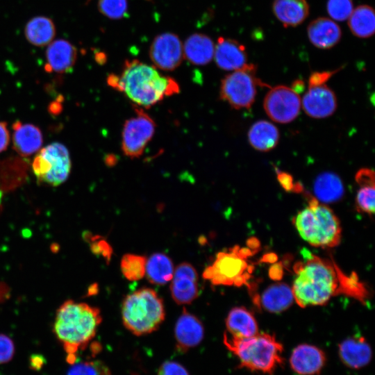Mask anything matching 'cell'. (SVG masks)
<instances>
[{
    "label": "cell",
    "instance_id": "obj_31",
    "mask_svg": "<svg viewBox=\"0 0 375 375\" xmlns=\"http://www.w3.org/2000/svg\"><path fill=\"white\" fill-rule=\"evenodd\" d=\"M174 265L166 254H152L146 263L147 277L149 281L156 285H164L170 281L174 274Z\"/></svg>",
    "mask_w": 375,
    "mask_h": 375
},
{
    "label": "cell",
    "instance_id": "obj_27",
    "mask_svg": "<svg viewBox=\"0 0 375 375\" xmlns=\"http://www.w3.org/2000/svg\"><path fill=\"white\" fill-rule=\"evenodd\" d=\"M280 138L278 128L266 120L255 122L248 131V140L253 148L260 151H269L277 145Z\"/></svg>",
    "mask_w": 375,
    "mask_h": 375
},
{
    "label": "cell",
    "instance_id": "obj_24",
    "mask_svg": "<svg viewBox=\"0 0 375 375\" xmlns=\"http://www.w3.org/2000/svg\"><path fill=\"white\" fill-rule=\"evenodd\" d=\"M26 160L12 156L0 162V189L8 192L24 183L28 175Z\"/></svg>",
    "mask_w": 375,
    "mask_h": 375
},
{
    "label": "cell",
    "instance_id": "obj_8",
    "mask_svg": "<svg viewBox=\"0 0 375 375\" xmlns=\"http://www.w3.org/2000/svg\"><path fill=\"white\" fill-rule=\"evenodd\" d=\"M258 85H267L256 77V66L247 63L222 80L220 98L235 109L249 108L255 101Z\"/></svg>",
    "mask_w": 375,
    "mask_h": 375
},
{
    "label": "cell",
    "instance_id": "obj_32",
    "mask_svg": "<svg viewBox=\"0 0 375 375\" xmlns=\"http://www.w3.org/2000/svg\"><path fill=\"white\" fill-rule=\"evenodd\" d=\"M146 263L147 258L144 256L127 253L122 257L120 267L126 279L131 281H138L145 275Z\"/></svg>",
    "mask_w": 375,
    "mask_h": 375
},
{
    "label": "cell",
    "instance_id": "obj_44",
    "mask_svg": "<svg viewBox=\"0 0 375 375\" xmlns=\"http://www.w3.org/2000/svg\"><path fill=\"white\" fill-rule=\"evenodd\" d=\"M281 267L279 265L277 266H273L272 269L270 270V275L272 276V278L276 279L281 278Z\"/></svg>",
    "mask_w": 375,
    "mask_h": 375
},
{
    "label": "cell",
    "instance_id": "obj_30",
    "mask_svg": "<svg viewBox=\"0 0 375 375\" xmlns=\"http://www.w3.org/2000/svg\"><path fill=\"white\" fill-rule=\"evenodd\" d=\"M348 26L351 33L359 38L371 37L375 31L374 9L368 5L356 7L348 18Z\"/></svg>",
    "mask_w": 375,
    "mask_h": 375
},
{
    "label": "cell",
    "instance_id": "obj_22",
    "mask_svg": "<svg viewBox=\"0 0 375 375\" xmlns=\"http://www.w3.org/2000/svg\"><path fill=\"white\" fill-rule=\"evenodd\" d=\"M12 127L13 147L20 156H30L40 149L42 134L38 127L20 122H16Z\"/></svg>",
    "mask_w": 375,
    "mask_h": 375
},
{
    "label": "cell",
    "instance_id": "obj_29",
    "mask_svg": "<svg viewBox=\"0 0 375 375\" xmlns=\"http://www.w3.org/2000/svg\"><path fill=\"white\" fill-rule=\"evenodd\" d=\"M56 26L49 17L38 16L31 19L25 26L26 40L33 45L44 47L49 45L56 35Z\"/></svg>",
    "mask_w": 375,
    "mask_h": 375
},
{
    "label": "cell",
    "instance_id": "obj_42",
    "mask_svg": "<svg viewBox=\"0 0 375 375\" xmlns=\"http://www.w3.org/2000/svg\"><path fill=\"white\" fill-rule=\"evenodd\" d=\"M340 69L341 68L333 71L315 72L312 73L308 79V86L325 84L333 75Z\"/></svg>",
    "mask_w": 375,
    "mask_h": 375
},
{
    "label": "cell",
    "instance_id": "obj_21",
    "mask_svg": "<svg viewBox=\"0 0 375 375\" xmlns=\"http://www.w3.org/2000/svg\"><path fill=\"white\" fill-rule=\"evenodd\" d=\"M253 301L268 312L278 313L292 305L294 297L288 285L277 283L267 288L260 297H253Z\"/></svg>",
    "mask_w": 375,
    "mask_h": 375
},
{
    "label": "cell",
    "instance_id": "obj_38",
    "mask_svg": "<svg viewBox=\"0 0 375 375\" xmlns=\"http://www.w3.org/2000/svg\"><path fill=\"white\" fill-rule=\"evenodd\" d=\"M15 347L12 340L4 334H0V363L11 360L14 355Z\"/></svg>",
    "mask_w": 375,
    "mask_h": 375
},
{
    "label": "cell",
    "instance_id": "obj_19",
    "mask_svg": "<svg viewBox=\"0 0 375 375\" xmlns=\"http://www.w3.org/2000/svg\"><path fill=\"white\" fill-rule=\"evenodd\" d=\"M48 72L57 73L69 72L74 67L77 51L76 47L69 41L59 39L51 42L46 51Z\"/></svg>",
    "mask_w": 375,
    "mask_h": 375
},
{
    "label": "cell",
    "instance_id": "obj_46",
    "mask_svg": "<svg viewBox=\"0 0 375 375\" xmlns=\"http://www.w3.org/2000/svg\"><path fill=\"white\" fill-rule=\"evenodd\" d=\"M0 375H1V374H0Z\"/></svg>",
    "mask_w": 375,
    "mask_h": 375
},
{
    "label": "cell",
    "instance_id": "obj_16",
    "mask_svg": "<svg viewBox=\"0 0 375 375\" xmlns=\"http://www.w3.org/2000/svg\"><path fill=\"white\" fill-rule=\"evenodd\" d=\"M338 355L342 364L351 369L366 367L373 357L371 346L358 334L348 337L339 344Z\"/></svg>",
    "mask_w": 375,
    "mask_h": 375
},
{
    "label": "cell",
    "instance_id": "obj_14",
    "mask_svg": "<svg viewBox=\"0 0 375 375\" xmlns=\"http://www.w3.org/2000/svg\"><path fill=\"white\" fill-rule=\"evenodd\" d=\"M327 361L325 352L317 346L300 344L289 358L292 370L299 375H319Z\"/></svg>",
    "mask_w": 375,
    "mask_h": 375
},
{
    "label": "cell",
    "instance_id": "obj_23",
    "mask_svg": "<svg viewBox=\"0 0 375 375\" xmlns=\"http://www.w3.org/2000/svg\"><path fill=\"white\" fill-rule=\"evenodd\" d=\"M183 56L195 65H205L214 57L215 44L208 35L194 33L183 44Z\"/></svg>",
    "mask_w": 375,
    "mask_h": 375
},
{
    "label": "cell",
    "instance_id": "obj_9",
    "mask_svg": "<svg viewBox=\"0 0 375 375\" xmlns=\"http://www.w3.org/2000/svg\"><path fill=\"white\" fill-rule=\"evenodd\" d=\"M32 169L39 182L51 186L64 183L71 170V160L67 149L59 142L51 143L36 155Z\"/></svg>",
    "mask_w": 375,
    "mask_h": 375
},
{
    "label": "cell",
    "instance_id": "obj_6",
    "mask_svg": "<svg viewBox=\"0 0 375 375\" xmlns=\"http://www.w3.org/2000/svg\"><path fill=\"white\" fill-rule=\"evenodd\" d=\"M165 317L162 300L151 288H140L128 294L123 301V324L135 335L155 331L162 323Z\"/></svg>",
    "mask_w": 375,
    "mask_h": 375
},
{
    "label": "cell",
    "instance_id": "obj_28",
    "mask_svg": "<svg viewBox=\"0 0 375 375\" xmlns=\"http://www.w3.org/2000/svg\"><path fill=\"white\" fill-rule=\"evenodd\" d=\"M315 198L322 203H334L340 200L344 188L340 178L333 172L320 174L313 185Z\"/></svg>",
    "mask_w": 375,
    "mask_h": 375
},
{
    "label": "cell",
    "instance_id": "obj_7",
    "mask_svg": "<svg viewBox=\"0 0 375 375\" xmlns=\"http://www.w3.org/2000/svg\"><path fill=\"white\" fill-rule=\"evenodd\" d=\"M251 250L236 245L219 252L212 265L204 269L203 278L214 285H248L253 269L248 260Z\"/></svg>",
    "mask_w": 375,
    "mask_h": 375
},
{
    "label": "cell",
    "instance_id": "obj_3",
    "mask_svg": "<svg viewBox=\"0 0 375 375\" xmlns=\"http://www.w3.org/2000/svg\"><path fill=\"white\" fill-rule=\"evenodd\" d=\"M102 320L100 310L85 303L65 301L56 311L53 333L62 344L69 364L77 360L96 335Z\"/></svg>",
    "mask_w": 375,
    "mask_h": 375
},
{
    "label": "cell",
    "instance_id": "obj_45",
    "mask_svg": "<svg viewBox=\"0 0 375 375\" xmlns=\"http://www.w3.org/2000/svg\"><path fill=\"white\" fill-rule=\"evenodd\" d=\"M1 192H0V199H1Z\"/></svg>",
    "mask_w": 375,
    "mask_h": 375
},
{
    "label": "cell",
    "instance_id": "obj_20",
    "mask_svg": "<svg viewBox=\"0 0 375 375\" xmlns=\"http://www.w3.org/2000/svg\"><path fill=\"white\" fill-rule=\"evenodd\" d=\"M307 33L310 42L321 49L332 48L342 37L339 25L327 17H318L312 20L308 26Z\"/></svg>",
    "mask_w": 375,
    "mask_h": 375
},
{
    "label": "cell",
    "instance_id": "obj_11",
    "mask_svg": "<svg viewBox=\"0 0 375 375\" xmlns=\"http://www.w3.org/2000/svg\"><path fill=\"white\" fill-rule=\"evenodd\" d=\"M301 99L292 88L285 85L272 88L263 103L267 115L274 122L287 124L297 118L300 112Z\"/></svg>",
    "mask_w": 375,
    "mask_h": 375
},
{
    "label": "cell",
    "instance_id": "obj_37",
    "mask_svg": "<svg viewBox=\"0 0 375 375\" xmlns=\"http://www.w3.org/2000/svg\"><path fill=\"white\" fill-rule=\"evenodd\" d=\"M277 179L281 187L288 192L301 193L303 192V185L300 183L294 182V178L288 172L276 169Z\"/></svg>",
    "mask_w": 375,
    "mask_h": 375
},
{
    "label": "cell",
    "instance_id": "obj_4",
    "mask_svg": "<svg viewBox=\"0 0 375 375\" xmlns=\"http://www.w3.org/2000/svg\"><path fill=\"white\" fill-rule=\"evenodd\" d=\"M225 347L238 359V367L272 375L283 364L282 344L274 335L263 333L249 338L224 334Z\"/></svg>",
    "mask_w": 375,
    "mask_h": 375
},
{
    "label": "cell",
    "instance_id": "obj_35",
    "mask_svg": "<svg viewBox=\"0 0 375 375\" xmlns=\"http://www.w3.org/2000/svg\"><path fill=\"white\" fill-rule=\"evenodd\" d=\"M98 9L104 16L119 19L125 17L128 10L127 0H99Z\"/></svg>",
    "mask_w": 375,
    "mask_h": 375
},
{
    "label": "cell",
    "instance_id": "obj_34",
    "mask_svg": "<svg viewBox=\"0 0 375 375\" xmlns=\"http://www.w3.org/2000/svg\"><path fill=\"white\" fill-rule=\"evenodd\" d=\"M374 185L360 186L356 197V208L358 212L372 215L374 212Z\"/></svg>",
    "mask_w": 375,
    "mask_h": 375
},
{
    "label": "cell",
    "instance_id": "obj_41",
    "mask_svg": "<svg viewBox=\"0 0 375 375\" xmlns=\"http://www.w3.org/2000/svg\"><path fill=\"white\" fill-rule=\"evenodd\" d=\"M374 172L369 168H362L358 171L355 179L359 186L374 185Z\"/></svg>",
    "mask_w": 375,
    "mask_h": 375
},
{
    "label": "cell",
    "instance_id": "obj_26",
    "mask_svg": "<svg viewBox=\"0 0 375 375\" xmlns=\"http://www.w3.org/2000/svg\"><path fill=\"white\" fill-rule=\"evenodd\" d=\"M226 326V332L237 338H249L259 333L255 317L244 307H235L230 310Z\"/></svg>",
    "mask_w": 375,
    "mask_h": 375
},
{
    "label": "cell",
    "instance_id": "obj_25",
    "mask_svg": "<svg viewBox=\"0 0 375 375\" xmlns=\"http://www.w3.org/2000/svg\"><path fill=\"white\" fill-rule=\"evenodd\" d=\"M272 10L285 27H294L307 18L309 5L306 0H274Z\"/></svg>",
    "mask_w": 375,
    "mask_h": 375
},
{
    "label": "cell",
    "instance_id": "obj_33",
    "mask_svg": "<svg viewBox=\"0 0 375 375\" xmlns=\"http://www.w3.org/2000/svg\"><path fill=\"white\" fill-rule=\"evenodd\" d=\"M67 375H111L109 367L100 360H76Z\"/></svg>",
    "mask_w": 375,
    "mask_h": 375
},
{
    "label": "cell",
    "instance_id": "obj_17",
    "mask_svg": "<svg viewBox=\"0 0 375 375\" xmlns=\"http://www.w3.org/2000/svg\"><path fill=\"white\" fill-rule=\"evenodd\" d=\"M213 58L217 65L226 71H235L247 64V53L244 45L230 38H218L215 44Z\"/></svg>",
    "mask_w": 375,
    "mask_h": 375
},
{
    "label": "cell",
    "instance_id": "obj_2",
    "mask_svg": "<svg viewBox=\"0 0 375 375\" xmlns=\"http://www.w3.org/2000/svg\"><path fill=\"white\" fill-rule=\"evenodd\" d=\"M304 251L303 260L293 266L294 300L302 308L324 305L333 296L340 294L342 272L333 262Z\"/></svg>",
    "mask_w": 375,
    "mask_h": 375
},
{
    "label": "cell",
    "instance_id": "obj_10",
    "mask_svg": "<svg viewBox=\"0 0 375 375\" xmlns=\"http://www.w3.org/2000/svg\"><path fill=\"white\" fill-rule=\"evenodd\" d=\"M135 116L128 119L122 133V150L130 158H140L152 139L156 124L153 119L139 106H135Z\"/></svg>",
    "mask_w": 375,
    "mask_h": 375
},
{
    "label": "cell",
    "instance_id": "obj_39",
    "mask_svg": "<svg viewBox=\"0 0 375 375\" xmlns=\"http://www.w3.org/2000/svg\"><path fill=\"white\" fill-rule=\"evenodd\" d=\"M158 375H189L187 369L175 361H165L158 369Z\"/></svg>",
    "mask_w": 375,
    "mask_h": 375
},
{
    "label": "cell",
    "instance_id": "obj_40",
    "mask_svg": "<svg viewBox=\"0 0 375 375\" xmlns=\"http://www.w3.org/2000/svg\"><path fill=\"white\" fill-rule=\"evenodd\" d=\"M99 236H95L94 238V240L91 244V249L96 254L102 255L107 260H109L112 249L109 244L105 240L101 239H98Z\"/></svg>",
    "mask_w": 375,
    "mask_h": 375
},
{
    "label": "cell",
    "instance_id": "obj_43",
    "mask_svg": "<svg viewBox=\"0 0 375 375\" xmlns=\"http://www.w3.org/2000/svg\"><path fill=\"white\" fill-rule=\"evenodd\" d=\"M10 140L9 132L5 122H0V152L6 149Z\"/></svg>",
    "mask_w": 375,
    "mask_h": 375
},
{
    "label": "cell",
    "instance_id": "obj_18",
    "mask_svg": "<svg viewBox=\"0 0 375 375\" xmlns=\"http://www.w3.org/2000/svg\"><path fill=\"white\" fill-rule=\"evenodd\" d=\"M176 347L181 351H186L201 343L204 335L201 322L185 308L175 325Z\"/></svg>",
    "mask_w": 375,
    "mask_h": 375
},
{
    "label": "cell",
    "instance_id": "obj_5",
    "mask_svg": "<svg viewBox=\"0 0 375 375\" xmlns=\"http://www.w3.org/2000/svg\"><path fill=\"white\" fill-rule=\"evenodd\" d=\"M308 206L293 218L299 235L315 247L329 248L338 245L342 229L340 220L333 210L306 194Z\"/></svg>",
    "mask_w": 375,
    "mask_h": 375
},
{
    "label": "cell",
    "instance_id": "obj_15",
    "mask_svg": "<svg viewBox=\"0 0 375 375\" xmlns=\"http://www.w3.org/2000/svg\"><path fill=\"white\" fill-rule=\"evenodd\" d=\"M304 112L310 117L322 119L332 115L337 108L334 92L326 83L309 85L302 99Z\"/></svg>",
    "mask_w": 375,
    "mask_h": 375
},
{
    "label": "cell",
    "instance_id": "obj_12",
    "mask_svg": "<svg viewBox=\"0 0 375 375\" xmlns=\"http://www.w3.org/2000/svg\"><path fill=\"white\" fill-rule=\"evenodd\" d=\"M149 57L156 68L165 71L174 70L184 58L183 44L174 33H161L151 44Z\"/></svg>",
    "mask_w": 375,
    "mask_h": 375
},
{
    "label": "cell",
    "instance_id": "obj_13",
    "mask_svg": "<svg viewBox=\"0 0 375 375\" xmlns=\"http://www.w3.org/2000/svg\"><path fill=\"white\" fill-rule=\"evenodd\" d=\"M198 274L188 262L179 264L174 271L170 285V292L178 304H189L199 295Z\"/></svg>",
    "mask_w": 375,
    "mask_h": 375
},
{
    "label": "cell",
    "instance_id": "obj_36",
    "mask_svg": "<svg viewBox=\"0 0 375 375\" xmlns=\"http://www.w3.org/2000/svg\"><path fill=\"white\" fill-rule=\"evenodd\" d=\"M326 10L333 20L347 19L353 10L352 0H328Z\"/></svg>",
    "mask_w": 375,
    "mask_h": 375
},
{
    "label": "cell",
    "instance_id": "obj_1",
    "mask_svg": "<svg viewBox=\"0 0 375 375\" xmlns=\"http://www.w3.org/2000/svg\"><path fill=\"white\" fill-rule=\"evenodd\" d=\"M108 85L123 92L135 106L148 108L180 91L172 77L160 74L154 66L137 59L126 60L120 74H111Z\"/></svg>",
    "mask_w": 375,
    "mask_h": 375
}]
</instances>
